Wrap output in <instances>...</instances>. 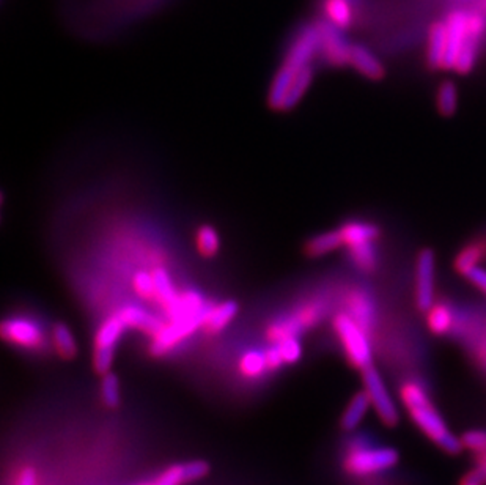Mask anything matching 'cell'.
<instances>
[{
  "mask_svg": "<svg viewBox=\"0 0 486 485\" xmlns=\"http://www.w3.org/2000/svg\"><path fill=\"white\" fill-rule=\"evenodd\" d=\"M399 392L404 409L410 413L412 422L422 430L423 435L447 454H460V450H463L461 439H457L451 432L423 385L416 380H406L400 386Z\"/></svg>",
  "mask_w": 486,
  "mask_h": 485,
  "instance_id": "obj_1",
  "label": "cell"
},
{
  "mask_svg": "<svg viewBox=\"0 0 486 485\" xmlns=\"http://www.w3.org/2000/svg\"><path fill=\"white\" fill-rule=\"evenodd\" d=\"M320 53V30L318 25H307L299 32L292 46L288 49L281 70L277 71L271 84L268 103L275 111H281L282 103L296 77L312 65V60Z\"/></svg>",
  "mask_w": 486,
  "mask_h": 485,
  "instance_id": "obj_2",
  "label": "cell"
},
{
  "mask_svg": "<svg viewBox=\"0 0 486 485\" xmlns=\"http://www.w3.org/2000/svg\"><path fill=\"white\" fill-rule=\"evenodd\" d=\"M400 462L399 450L389 446H373L362 437L352 440L343 457L345 473L354 478H367L384 473Z\"/></svg>",
  "mask_w": 486,
  "mask_h": 485,
  "instance_id": "obj_3",
  "label": "cell"
},
{
  "mask_svg": "<svg viewBox=\"0 0 486 485\" xmlns=\"http://www.w3.org/2000/svg\"><path fill=\"white\" fill-rule=\"evenodd\" d=\"M334 333L339 338L340 345L343 349L346 359L352 368H369L373 364V347L370 340V334L365 328L361 327L348 312L342 309L332 318Z\"/></svg>",
  "mask_w": 486,
  "mask_h": 485,
  "instance_id": "obj_4",
  "label": "cell"
},
{
  "mask_svg": "<svg viewBox=\"0 0 486 485\" xmlns=\"http://www.w3.org/2000/svg\"><path fill=\"white\" fill-rule=\"evenodd\" d=\"M0 334L6 344L23 350H43L47 345L42 325L29 317H8L2 322Z\"/></svg>",
  "mask_w": 486,
  "mask_h": 485,
  "instance_id": "obj_5",
  "label": "cell"
},
{
  "mask_svg": "<svg viewBox=\"0 0 486 485\" xmlns=\"http://www.w3.org/2000/svg\"><path fill=\"white\" fill-rule=\"evenodd\" d=\"M126 329L128 328L124 327L117 314L107 317L106 320L101 323L94 334V368L96 374L104 375L111 372L115 358V347Z\"/></svg>",
  "mask_w": 486,
  "mask_h": 485,
  "instance_id": "obj_6",
  "label": "cell"
},
{
  "mask_svg": "<svg viewBox=\"0 0 486 485\" xmlns=\"http://www.w3.org/2000/svg\"><path fill=\"white\" fill-rule=\"evenodd\" d=\"M202 320L203 316L178 318V320L165 318L163 328L152 336V345H150L152 355L154 357L169 355L170 351L175 350L176 347H180L184 340L202 329Z\"/></svg>",
  "mask_w": 486,
  "mask_h": 485,
  "instance_id": "obj_7",
  "label": "cell"
},
{
  "mask_svg": "<svg viewBox=\"0 0 486 485\" xmlns=\"http://www.w3.org/2000/svg\"><path fill=\"white\" fill-rule=\"evenodd\" d=\"M363 388L370 399V404L376 411L382 424L392 427L400 421V413L393 399L389 394L386 383L382 380L380 372L373 368V364L362 370Z\"/></svg>",
  "mask_w": 486,
  "mask_h": 485,
  "instance_id": "obj_8",
  "label": "cell"
},
{
  "mask_svg": "<svg viewBox=\"0 0 486 485\" xmlns=\"http://www.w3.org/2000/svg\"><path fill=\"white\" fill-rule=\"evenodd\" d=\"M317 25L320 30V54L324 62L337 68H343L346 65H350L352 45L346 41L342 29L329 21L318 23Z\"/></svg>",
  "mask_w": 486,
  "mask_h": 485,
  "instance_id": "obj_9",
  "label": "cell"
},
{
  "mask_svg": "<svg viewBox=\"0 0 486 485\" xmlns=\"http://www.w3.org/2000/svg\"><path fill=\"white\" fill-rule=\"evenodd\" d=\"M343 310L365 328L369 333H372L376 327L378 320V308H376V299L365 287L354 286L350 287L343 293Z\"/></svg>",
  "mask_w": 486,
  "mask_h": 485,
  "instance_id": "obj_10",
  "label": "cell"
},
{
  "mask_svg": "<svg viewBox=\"0 0 486 485\" xmlns=\"http://www.w3.org/2000/svg\"><path fill=\"white\" fill-rule=\"evenodd\" d=\"M434 284H436V258L431 249H422L416 260V306L427 312L434 304Z\"/></svg>",
  "mask_w": 486,
  "mask_h": 485,
  "instance_id": "obj_11",
  "label": "cell"
},
{
  "mask_svg": "<svg viewBox=\"0 0 486 485\" xmlns=\"http://www.w3.org/2000/svg\"><path fill=\"white\" fill-rule=\"evenodd\" d=\"M210 463L205 460L175 463L165 468L154 480L139 482L134 485H186L195 480H202L210 474Z\"/></svg>",
  "mask_w": 486,
  "mask_h": 485,
  "instance_id": "obj_12",
  "label": "cell"
},
{
  "mask_svg": "<svg viewBox=\"0 0 486 485\" xmlns=\"http://www.w3.org/2000/svg\"><path fill=\"white\" fill-rule=\"evenodd\" d=\"M486 30V21L479 13H469L468 29H466V38H464L463 49L458 57L455 71L460 75H468L472 71L481 46V40Z\"/></svg>",
  "mask_w": 486,
  "mask_h": 485,
  "instance_id": "obj_13",
  "label": "cell"
},
{
  "mask_svg": "<svg viewBox=\"0 0 486 485\" xmlns=\"http://www.w3.org/2000/svg\"><path fill=\"white\" fill-rule=\"evenodd\" d=\"M115 314L128 329L141 331V333L148 334L150 338L158 333L165 323V318L154 316L141 304H124Z\"/></svg>",
  "mask_w": 486,
  "mask_h": 485,
  "instance_id": "obj_14",
  "label": "cell"
},
{
  "mask_svg": "<svg viewBox=\"0 0 486 485\" xmlns=\"http://www.w3.org/2000/svg\"><path fill=\"white\" fill-rule=\"evenodd\" d=\"M445 25H447V54H445L444 70H455L466 38L468 13H451L449 18L445 19Z\"/></svg>",
  "mask_w": 486,
  "mask_h": 485,
  "instance_id": "obj_15",
  "label": "cell"
},
{
  "mask_svg": "<svg viewBox=\"0 0 486 485\" xmlns=\"http://www.w3.org/2000/svg\"><path fill=\"white\" fill-rule=\"evenodd\" d=\"M238 312H240V306L233 299L208 304L205 314H203L200 331L210 334V336L223 333V329L233 322L234 317L238 316Z\"/></svg>",
  "mask_w": 486,
  "mask_h": 485,
  "instance_id": "obj_16",
  "label": "cell"
},
{
  "mask_svg": "<svg viewBox=\"0 0 486 485\" xmlns=\"http://www.w3.org/2000/svg\"><path fill=\"white\" fill-rule=\"evenodd\" d=\"M329 309V299L324 295H313L298 304L290 314L293 316L299 327L303 328V331H309L328 317Z\"/></svg>",
  "mask_w": 486,
  "mask_h": 485,
  "instance_id": "obj_17",
  "label": "cell"
},
{
  "mask_svg": "<svg viewBox=\"0 0 486 485\" xmlns=\"http://www.w3.org/2000/svg\"><path fill=\"white\" fill-rule=\"evenodd\" d=\"M339 232L343 248L378 241L381 237L380 226L370 223V221H362V219L346 221L340 226Z\"/></svg>",
  "mask_w": 486,
  "mask_h": 485,
  "instance_id": "obj_18",
  "label": "cell"
},
{
  "mask_svg": "<svg viewBox=\"0 0 486 485\" xmlns=\"http://www.w3.org/2000/svg\"><path fill=\"white\" fill-rule=\"evenodd\" d=\"M458 323H460V316L451 304L441 301V303H434L427 310L428 329L434 336H447V334L453 333L458 328Z\"/></svg>",
  "mask_w": 486,
  "mask_h": 485,
  "instance_id": "obj_19",
  "label": "cell"
},
{
  "mask_svg": "<svg viewBox=\"0 0 486 485\" xmlns=\"http://www.w3.org/2000/svg\"><path fill=\"white\" fill-rule=\"evenodd\" d=\"M350 66L370 81H381L386 76L384 65L381 64V60L376 57L375 54L363 45H352Z\"/></svg>",
  "mask_w": 486,
  "mask_h": 485,
  "instance_id": "obj_20",
  "label": "cell"
},
{
  "mask_svg": "<svg viewBox=\"0 0 486 485\" xmlns=\"http://www.w3.org/2000/svg\"><path fill=\"white\" fill-rule=\"evenodd\" d=\"M486 258V238H477L464 245L457 258L453 260V267L458 275L466 276L474 268H479Z\"/></svg>",
  "mask_w": 486,
  "mask_h": 485,
  "instance_id": "obj_21",
  "label": "cell"
},
{
  "mask_svg": "<svg viewBox=\"0 0 486 485\" xmlns=\"http://www.w3.org/2000/svg\"><path fill=\"white\" fill-rule=\"evenodd\" d=\"M152 276L153 282H154V301L153 303L158 304L164 312L167 308L174 304L180 292H178L172 276L164 267H154L152 269Z\"/></svg>",
  "mask_w": 486,
  "mask_h": 485,
  "instance_id": "obj_22",
  "label": "cell"
},
{
  "mask_svg": "<svg viewBox=\"0 0 486 485\" xmlns=\"http://www.w3.org/2000/svg\"><path fill=\"white\" fill-rule=\"evenodd\" d=\"M447 54V25L434 23L428 34L427 60L431 68H444Z\"/></svg>",
  "mask_w": 486,
  "mask_h": 485,
  "instance_id": "obj_23",
  "label": "cell"
},
{
  "mask_svg": "<svg viewBox=\"0 0 486 485\" xmlns=\"http://www.w3.org/2000/svg\"><path fill=\"white\" fill-rule=\"evenodd\" d=\"M346 251H348V258L352 260V265L363 275H372L378 269L380 256H378L376 241L352 246V248H346Z\"/></svg>",
  "mask_w": 486,
  "mask_h": 485,
  "instance_id": "obj_24",
  "label": "cell"
},
{
  "mask_svg": "<svg viewBox=\"0 0 486 485\" xmlns=\"http://www.w3.org/2000/svg\"><path fill=\"white\" fill-rule=\"evenodd\" d=\"M370 407H372V404H370V399L365 389L358 392L356 396H352V400L346 405L345 411H343L342 419H340V427L345 432L356 430L361 426V422L363 421V418L367 415Z\"/></svg>",
  "mask_w": 486,
  "mask_h": 485,
  "instance_id": "obj_25",
  "label": "cell"
},
{
  "mask_svg": "<svg viewBox=\"0 0 486 485\" xmlns=\"http://www.w3.org/2000/svg\"><path fill=\"white\" fill-rule=\"evenodd\" d=\"M303 333H304L303 328L299 327L293 316L287 314V316L277 317L270 322L264 329V338L268 340V344H281L290 338H301Z\"/></svg>",
  "mask_w": 486,
  "mask_h": 485,
  "instance_id": "obj_26",
  "label": "cell"
},
{
  "mask_svg": "<svg viewBox=\"0 0 486 485\" xmlns=\"http://www.w3.org/2000/svg\"><path fill=\"white\" fill-rule=\"evenodd\" d=\"M340 248H343V243H342V237L337 228V230L322 232V234L312 237L311 240L305 243L304 252L309 258H324Z\"/></svg>",
  "mask_w": 486,
  "mask_h": 485,
  "instance_id": "obj_27",
  "label": "cell"
},
{
  "mask_svg": "<svg viewBox=\"0 0 486 485\" xmlns=\"http://www.w3.org/2000/svg\"><path fill=\"white\" fill-rule=\"evenodd\" d=\"M51 344L55 353L64 361H71L77 357V344L70 328L64 323H55L51 329Z\"/></svg>",
  "mask_w": 486,
  "mask_h": 485,
  "instance_id": "obj_28",
  "label": "cell"
},
{
  "mask_svg": "<svg viewBox=\"0 0 486 485\" xmlns=\"http://www.w3.org/2000/svg\"><path fill=\"white\" fill-rule=\"evenodd\" d=\"M238 370H240V374L244 379H247V380H258V379H262L268 372V364H266L264 350L251 349V350L244 351L241 355Z\"/></svg>",
  "mask_w": 486,
  "mask_h": 485,
  "instance_id": "obj_29",
  "label": "cell"
},
{
  "mask_svg": "<svg viewBox=\"0 0 486 485\" xmlns=\"http://www.w3.org/2000/svg\"><path fill=\"white\" fill-rule=\"evenodd\" d=\"M326 21L339 29H348L352 24V6L350 0H324L322 4Z\"/></svg>",
  "mask_w": 486,
  "mask_h": 485,
  "instance_id": "obj_30",
  "label": "cell"
},
{
  "mask_svg": "<svg viewBox=\"0 0 486 485\" xmlns=\"http://www.w3.org/2000/svg\"><path fill=\"white\" fill-rule=\"evenodd\" d=\"M195 248L203 258H216L217 252L221 249V237L217 234L216 228L208 224L199 227L195 234Z\"/></svg>",
  "mask_w": 486,
  "mask_h": 485,
  "instance_id": "obj_31",
  "label": "cell"
},
{
  "mask_svg": "<svg viewBox=\"0 0 486 485\" xmlns=\"http://www.w3.org/2000/svg\"><path fill=\"white\" fill-rule=\"evenodd\" d=\"M436 107L441 116L451 117L458 107V88L455 82L444 81L436 92Z\"/></svg>",
  "mask_w": 486,
  "mask_h": 485,
  "instance_id": "obj_32",
  "label": "cell"
},
{
  "mask_svg": "<svg viewBox=\"0 0 486 485\" xmlns=\"http://www.w3.org/2000/svg\"><path fill=\"white\" fill-rule=\"evenodd\" d=\"M131 288L137 298L153 303L154 301V282H153L152 271L135 269L131 276Z\"/></svg>",
  "mask_w": 486,
  "mask_h": 485,
  "instance_id": "obj_33",
  "label": "cell"
},
{
  "mask_svg": "<svg viewBox=\"0 0 486 485\" xmlns=\"http://www.w3.org/2000/svg\"><path fill=\"white\" fill-rule=\"evenodd\" d=\"M101 399L109 409H117L118 405H120L122 394H120V381H118L117 375L112 374V372L103 375V379H101Z\"/></svg>",
  "mask_w": 486,
  "mask_h": 485,
  "instance_id": "obj_34",
  "label": "cell"
},
{
  "mask_svg": "<svg viewBox=\"0 0 486 485\" xmlns=\"http://www.w3.org/2000/svg\"><path fill=\"white\" fill-rule=\"evenodd\" d=\"M275 345L279 347L285 364L298 363L301 357H303V344H301L299 338H290V339Z\"/></svg>",
  "mask_w": 486,
  "mask_h": 485,
  "instance_id": "obj_35",
  "label": "cell"
},
{
  "mask_svg": "<svg viewBox=\"0 0 486 485\" xmlns=\"http://www.w3.org/2000/svg\"><path fill=\"white\" fill-rule=\"evenodd\" d=\"M463 448L474 452L475 456L486 452V430H469L461 437Z\"/></svg>",
  "mask_w": 486,
  "mask_h": 485,
  "instance_id": "obj_36",
  "label": "cell"
},
{
  "mask_svg": "<svg viewBox=\"0 0 486 485\" xmlns=\"http://www.w3.org/2000/svg\"><path fill=\"white\" fill-rule=\"evenodd\" d=\"M264 357H266V364H268V372H275L282 366H285L281 350H279V347L275 344H270L268 345V349H264Z\"/></svg>",
  "mask_w": 486,
  "mask_h": 485,
  "instance_id": "obj_37",
  "label": "cell"
},
{
  "mask_svg": "<svg viewBox=\"0 0 486 485\" xmlns=\"http://www.w3.org/2000/svg\"><path fill=\"white\" fill-rule=\"evenodd\" d=\"M15 485H38V474L35 468L23 467L16 476Z\"/></svg>",
  "mask_w": 486,
  "mask_h": 485,
  "instance_id": "obj_38",
  "label": "cell"
},
{
  "mask_svg": "<svg viewBox=\"0 0 486 485\" xmlns=\"http://www.w3.org/2000/svg\"><path fill=\"white\" fill-rule=\"evenodd\" d=\"M472 480H477L481 485H486V452L477 456V465L474 470L468 473Z\"/></svg>",
  "mask_w": 486,
  "mask_h": 485,
  "instance_id": "obj_39",
  "label": "cell"
},
{
  "mask_svg": "<svg viewBox=\"0 0 486 485\" xmlns=\"http://www.w3.org/2000/svg\"><path fill=\"white\" fill-rule=\"evenodd\" d=\"M466 279L486 295V269L481 268V267L474 268L466 276Z\"/></svg>",
  "mask_w": 486,
  "mask_h": 485,
  "instance_id": "obj_40",
  "label": "cell"
},
{
  "mask_svg": "<svg viewBox=\"0 0 486 485\" xmlns=\"http://www.w3.org/2000/svg\"><path fill=\"white\" fill-rule=\"evenodd\" d=\"M461 485H481L477 480H472L469 474H466V478H464L463 480H461Z\"/></svg>",
  "mask_w": 486,
  "mask_h": 485,
  "instance_id": "obj_41",
  "label": "cell"
}]
</instances>
